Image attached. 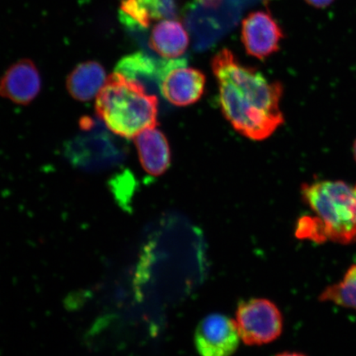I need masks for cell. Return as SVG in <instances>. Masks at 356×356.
Returning a JSON list of instances; mask_svg holds the SVG:
<instances>
[{"instance_id":"6da1fadb","label":"cell","mask_w":356,"mask_h":356,"mask_svg":"<svg viewBox=\"0 0 356 356\" xmlns=\"http://www.w3.org/2000/svg\"><path fill=\"white\" fill-rule=\"evenodd\" d=\"M211 65L222 113L236 131L258 141L282 126V83L271 82L257 70L240 63L228 49L218 52Z\"/></svg>"},{"instance_id":"7a4b0ae2","label":"cell","mask_w":356,"mask_h":356,"mask_svg":"<svg viewBox=\"0 0 356 356\" xmlns=\"http://www.w3.org/2000/svg\"><path fill=\"white\" fill-rule=\"evenodd\" d=\"M301 195L315 216L298 220V238L317 243L329 240L343 245L356 242V184L316 181L302 184Z\"/></svg>"},{"instance_id":"3957f363","label":"cell","mask_w":356,"mask_h":356,"mask_svg":"<svg viewBox=\"0 0 356 356\" xmlns=\"http://www.w3.org/2000/svg\"><path fill=\"white\" fill-rule=\"evenodd\" d=\"M158 97L143 84L115 72L106 80L96 102V111L111 131L135 138L157 127Z\"/></svg>"},{"instance_id":"277c9868","label":"cell","mask_w":356,"mask_h":356,"mask_svg":"<svg viewBox=\"0 0 356 356\" xmlns=\"http://www.w3.org/2000/svg\"><path fill=\"white\" fill-rule=\"evenodd\" d=\"M240 338L248 346L270 343L282 335L283 317L278 307L266 299L239 302L236 312Z\"/></svg>"},{"instance_id":"5b68a950","label":"cell","mask_w":356,"mask_h":356,"mask_svg":"<svg viewBox=\"0 0 356 356\" xmlns=\"http://www.w3.org/2000/svg\"><path fill=\"white\" fill-rule=\"evenodd\" d=\"M240 338L237 324L220 314L207 316L195 332V346L204 356H227L237 350Z\"/></svg>"},{"instance_id":"8992f818","label":"cell","mask_w":356,"mask_h":356,"mask_svg":"<svg viewBox=\"0 0 356 356\" xmlns=\"http://www.w3.org/2000/svg\"><path fill=\"white\" fill-rule=\"evenodd\" d=\"M283 32L269 13L253 12L243 22L242 41L248 55L264 60L279 51Z\"/></svg>"},{"instance_id":"52a82bcc","label":"cell","mask_w":356,"mask_h":356,"mask_svg":"<svg viewBox=\"0 0 356 356\" xmlns=\"http://www.w3.org/2000/svg\"><path fill=\"white\" fill-rule=\"evenodd\" d=\"M204 84L206 77L202 71L186 66L185 60L168 71L160 86V92L171 104L186 106L202 97Z\"/></svg>"},{"instance_id":"ba28073f","label":"cell","mask_w":356,"mask_h":356,"mask_svg":"<svg viewBox=\"0 0 356 356\" xmlns=\"http://www.w3.org/2000/svg\"><path fill=\"white\" fill-rule=\"evenodd\" d=\"M42 80L33 61L22 60L6 71L0 79V95L15 104H30L41 90Z\"/></svg>"},{"instance_id":"9c48e42d","label":"cell","mask_w":356,"mask_h":356,"mask_svg":"<svg viewBox=\"0 0 356 356\" xmlns=\"http://www.w3.org/2000/svg\"><path fill=\"white\" fill-rule=\"evenodd\" d=\"M185 59L155 60L152 57L137 52L124 58L117 67V72L143 84L152 93L159 91L163 79L168 71L181 63Z\"/></svg>"},{"instance_id":"30bf717a","label":"cell","mask_w":356,"mask_h":356,"mask_svg":"<svg viewBox=\"0 0 356 356\" xmlns=\"http://www.w3.org/2000/svg\"><path fill=\"white\" fill-rule=\"evenodd\" d=\"M134 139L145 171L155 177L163 175L171 164V151L165 136L156 127H149Z\"/></svg>"},{"instance_id":"8fae6325","label":"cell","mask_w":356,"mask_h":356,"mask_svg":"<svg viewBox=\"0 0 356 356\" xmlns=\"http://www.w3.org/2000/svg\"><path fill=\"white\" fill-rule=\"evenodd\" d=\"M189 37L184 25L175 19H163L154 26L149 46L163 59H177L189 46Z\"/></svg>"},{"instance_id":"7c38bea8","label":"cell","mask_w":356,"mask_h":356,"mask_svg":"<svg viewBox=\"0 0 356 356\" xmlns=\"http://www.w3.org/2000/svg\"><path fill=\"white\" fill-rule=\"evenodd\" d=\"M104 67L96 61L79 65L67 78L66 87L74 99L87 102L99 95L106 82Z\"/></svg>"},{"instance_id":"4fadbf2b","label":"cell","mask_w":356,"mask_h":356,"mask_svg":"<svg viewBox=\"0 0 356 356\" xmlns=\"http://www.w3.org/2000/svg\"><path fill=\"white\" fill-rule=\"evenodd\" d=\"M318 300L356 311V265L350 267L340 282L325 288Z\"/></svg>"},{"instance_id":"5bb4252c","label":"cell","mask_w":356,"mask_h":356,"mask_svg":"<svg viewBox=\"0 0 356 356\" xmlns=\"http://www.w3.org/2000/svg\"><path fill=\"white\" fill-rule=\"evenodd\" d=\"M152 20L173 19L177 15V0H138Z\"/></svg>"},{"instance_id":"9a60e30c","label":"cell","mask_w":356,"mask_h":356,"mask_svg":"<svg viewBox=\"0 0 356 356\" xmlns=\"http://www.w3.org/2000/svg\"><path fill=\"white\" fill-rule=\"evenodd\" d=\"M309 6L317 8H325L330 6L334 0H305Z\"/></svg>"},{"instance_id":"2e32d148","label":"cell","mask_w":356,"mask_h":356,"mask_svg":"<svg viewBox=\"0 0 356 356\" xmlns=\"http://www.w3.org/2000/svg\"><path fill=\"white\" fill-rule=\"evenodd\" d=\"M353 157L356 162V139L354 141L353 147Z\"/></svg>"}]
</instances>
